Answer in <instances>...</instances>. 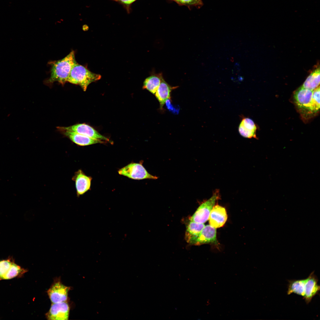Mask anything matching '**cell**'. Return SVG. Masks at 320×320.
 I'll return each mask as SVG.
<instances>
[{
  "label": "cell",
  "instance_id": "1",
  "mask_svg": "<svg viewBox=\"0 0 320 320\" xmlns=\"http://www.w3.org/2000/svg\"><path fill=\"white\" fill-rule=\"evenodd\" d=\"M75 57L74 52L72 51L63 59L50 62L51 65L50 76L46 83L50 84L57 81L63 85L67 82L72 68L77 63Z\"/></svg>",
  "mask_w": 320,
  "mask_h": 320
},
{
  "label": "cell",
  "instance_id": "2",
  "mask_svg": "<svg viewBox=\"0 0 320 320\" xmlns=\"http://www.w3.org/2000/svg\"><path fill=\"white\" fill-rule=\"evenodd\" d=\"M101 77L77 63L72 68L67 82L78 85L85 91L90 83L100 79Z\"/></svg>",
  "mask_w": 320,
  "mask_h": 320
},
{
  "label": "cell",
  "instance_id": "3",
  "mask_svg": "<svg viewBox=\"0 0 320 320\" xmlns=\"http://www.w3.org/2000/svg\"><path fill=\"white\" fill-rule=\"evenodd\" d=\"M142 163H131L118 171L119 174L129 178L136 180L144 179L156 180L158 177L149 173L143 165Z\"/></svg>",
  "mask_w": 320,
  "mask_h": 320
},
{
  "label": "cell",
  "instance_id": "4",
  "mask_svg": "<svg viewBox=\"0 0 320 320\" xmlns=\"http://www.w3.org/2000/svg\"><path fill=\"white\" fill-rule=\"evenodd\" d=\"M220 199L219 190H216L212 197L202 203L190 218V221L204 223L209 219L210 212L215 204Z\"/></svg>",
  "mask_w": 320,
  "mask_h": 320
},
{
  "label": "cell",
  "instance_id": "5",
  "mask_svg": "<svg viewBox=\"0 0 320 320\" xmlns=\"http://www.w3.org/2000/svg\"><path fill=\"white\" fill-rule=\"evenodd\" d=\"M69 287L63 285L59 280H56L47 290L49 298L52 303L66 302Z\"/></svg>",
  "mask_w": 320,
  "mask_h": 320
},
{
  "label": "cell",
  "instance_id": "6",
  "mask_svg": "<svg viewBox=\"0 0 320 320\" xmlns=\"http://www.w3.org/2000/svg\"><path fill=\"white\" fill-rule=\"evenodd\" d=\"M57 128L62 131L75 132L95 139L105 140L108 142L110 141L108 138L101 135L90 126L85 124H77L69 127H58Z\"/></svg>",
  "mask_w": 320,
  "mask_h": 320
},
{
  "label": "cell",
  "instance_id": "7",
  "mask_svg": "<svg viewBox=\"0 0 320 320\" xmlns=\"http://www.w3.org/2000/svg\"><path fill=\"white\" fill-rule=\"evenodd\" d=\"M313 91L301 86L295 92L294 98L295 103L301 111L311 113Z\"/></svg>",
  "mask_w": 320,
  "mask_h": 320
},
{
  "label": "cell",
  "instance_id": "8",
  "mask_svg": "<svg viewBox=\"0 0 320 320\" xmlns=\"http://www.w3.org/2000/svg\"><path fill=\"white\" fill-rule=\"evenodd\" d=\"M69 311V305L66 302L52 303L46 316L49 320H68Z\"/></svg>",
  "mask_w": 320,
  "mask_h": 320
},
{
  "label": "cell",
  "instance_id": "9",
  "mask_svg": "<svg viewBox=\"0 0 320 320\" xmlns=\"http://www.w3.org/2000/svg\"><path fill=\"white\" fill-rule=\"evenodd\" d=\"M211 244H218L215 228L210 225L205 226L197 237L191 244L194 245Z\"/></svg>",
  "mask_w": 320,
  "mask_h": 320
},
{
  "label": "cell",
  "instance_id": "10",
  "mask_svg": "<svg viewBox=\"0 0 320 320\" xmlns=\"http://www.w3.org/2000/svg\"><path fill=\"white\" fill-rule=\"evenodd\" d=\"M92 179V177L86 175L81 169L75 173L72 180L75 183L78 197L84 194L90 189Z\"/></svg>",
  "mask_w": 320,
  "mask_h": 320
},
{
  "label": "cell",
  "instance_id": "11",
  "mask_svg": "<svg viewBox=\"0 0 320 320\" xmlns=\"http://www.w3.org/2000/svg\"><path fill=\"white\" fill-rule=\"evenodd\" d=\"M209 219L210 225L215 228L223 226L227 219L225 208L218 205H215L210 212Z\"/></svg>",
  "mask_w": 320,
  "mask_h": 320
},
{
  "label": "cell",
  "instance_id": "12",
  "mask_svg": "<svg viewBox=\"0 0 320 320\" xmlns=\"http://www.w3.org/2000/svg\"><path fill=\"white\" fill-rule=\"evenodd\" d=\"M304 289V295L303 299L307 304L309 303L315 295L318 294L320 289L319 285L318 284V279L312 272L306 278Z\"/></svg>",
  "mask_w": 320,
  "mask_h": 320
},
{
  "label": "cell",
  "instance_id": "13",
  "mask_svg": "<svg viewBox=\"0 0 320 320\" xmlns=\"http://www.w3.org/2000/svg\"><path fill=\"white\" fill-rule=\"evenodd\" d=\"M257 129L256 125L252 119L244 117L239 124L238 130L240 135L244 137L257 138Z\"/></svg>",
  "mask_w": 320,
  "mask_h": 320
},
{
  "label": "cell",
  "instance_id": "14",
  "mask_svg": "<svg viewBox=\"0 0 320 320\" xmlns=\"http://www.w3.org/2000/svg\"><path fill=\"white\" fill-rule=\"evenodd\" d=\"M63 131L64 134L68 137L73 142L80 146H86L104 143V141L101 140L93 139L75 132L67 131Z\"/></svg>",
  "mask_w": 320,
  "mask_h": 320
},
{
  "label": "cell",
  "instance_id": "15",
  "mask_svg": "<svg viewBox=\"0 0 320 320\" xmlns=\"http://www.w3.org/2000/svg\"><path fill=\"white\" fill-rule=\"evenodd\" d=\"M172 87L164 80L162 79L160 84L155 95L159 102L160 108L162 109L167 100L170 98Z\"/></svg>",
  "mask_w": 320,
  "mask_h": 320
},
{
  "label": "cell",
  "instance_id": "16",
  "mask_svg": "<svg viewBox=\"0 0 320 320\" xmlns=\"http://www.w3.org/2000/svg\"><path fill=\"white\" fill-rule=\"evenodd\" d=\"M163 78L161 73L152 74L145 80L143 88L155 95Z\"/></svg>",
  "mask_w": 320,
  "mask_h": 320
},
{
  "label": "cell",
  "instance_id": "17",
  "mask_svg": "<svg viewBox=\"0 0 320 320\" xmlns=\"http://www.w3.org/2000/svg\"><path fill=\"white\" fill-rule=\"evenodd\" d=\"M204 223L190 221L188 224L185 233V239L191 244L205 226Z\"/></svg>",
  "mask_w": 320,
  "mask_h": 320
},
{
  "label": "cell",
  "instance_id": "18",
  "mask_svg": "<svg viewBox=\"0 0 320 320\" xmlns=\"http://www.w3.org/2000/svg\"><path fill=\"white\" fill-rule=\"evenodd\" d=\"M306 279L299 280H289L288 286L287 295L294 293L303 297Z\"/></svg>",
  "mask_w": 320,
  "mask_h": 320
},
{
  "label": "cell",
  "instance_id": "19",
  "mask_svg": "<svg viewBox=\"0 0 320 320\" xmlns=\"http://www.w3.org/2000/svg\"><path fill=\"white\" fill-rule=\"evenodd\" d=\"M320 69L317 68L308 77L301 86L303 87L313 91L320 84Z\"/></svg>",
  "mask_w": 320,
  "mask_h": 320
},
{
  "label": "cell",
  "instance_id": "20",
  "mask_svg": "<svg viewBox=\"0 0 320 320\" xmlns=\"http://www.w3.org/2000/svg\"><path fill=\"white\" fill-rule=\"evenodd\" d=\"M13 263L9 259L0 261V280H4L9 272Z\"/></svg>",
  "mask_w": 320,
  "mask_h": 320
},
{
  "label": "cell",
  "instance_id": "21",
  "mask_svg": "<svg viewBox=\"0 0 320 320\" xmlns=\"http://www.w3.org/2000/svg\"><path fill=\"white\" fill-rule=\"evenodd\" d=\"M320 108V86L313 91L311 113L318 111Z\"/></svg>",
  "mask_w": 320,
  "mask_h": 320
},
{
  "label": "cell",
  "instance_id": "22",
  "mask_svg": "<svg viewBox=\"0 0 320 320\" xmlns=\"http://www.w3.org/2000/svg\"><path fill=\"white\" fill-rule=\"evenodd\" d=\"M180 5L190 7H201L203 4L201 0H172Z\"/></svg>",
  "mask_w": 320,
  "mask_h": 320
},
{
  "label": "cell",
  "instance_id": "23",
  "mask_svg": "<svg viewBox=\"0 0 320 320\" xmlns=\"http://www.w3.org/2000/svg\"><path fill=\"white\" fill-rule=\"evenodd\" d=\"M118 2L121 4L125 8L128 13H129L131 10V6L132 4L137 0H111Z\"/></svg>",
  "mask_w": 320,
  "mask_h": 320
}]
</instances>
